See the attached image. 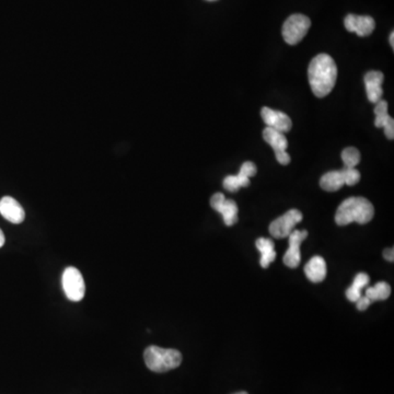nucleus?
<instances>
[{
    "label": "nucleus",
    "mask_w": 394,
    "mask_h": 394,
    "mask_svg": "<svg viewBox=\"0 0 394 394\" xmlns=\"http://www.w3.org/2000/svg\"><path fill=\"white\" fill-rule=\"evenodd\" d=\"M390 44H391V48H394V33L391 32L390 34Z\"/></svg>",
    "instance_id": "26"
},
{
    "label": "nucleus",
    "mask_w": 394,
    "mask_h": 394,
    "mask_svg": "<svg viewBox=\"0 0 394 394\" xmlns=\"http://www.w3.org/2000/svg\"><path fill=\"white\" fill-rule=\"evenodd\" d=\"M342 160L344 168L346 169H355L356 165L360 163V150L354 147L345 148L342 152Z\"/></svg>",
    "instance_id": "21"
},
{
    "label": "nucleus",
    "mask_w": 394,
    "mask_h": 394,
    "mask_svg": "<svg viewBox=\"0 0 394 394\" xmlns=\"http://www.w3.org/2000/svg\"><path fill=\"white\" fill-rule=\"evenodd\" d=\"M263 138L274 149L277 161L283 165H290L292 158H290V154L286 151L288 147V142L285 134L272 130V128H266L263 132Z\"/></svg>",
    "instance_id": "8"
},
{
    "label": "nucleus",
    "mask_w": 394,
    "mask_h": 394,
    "mask_svg": "<svg viewBox=\"0 0 394 394\" xmlns=\"http://www.w3.org/2000/svg\"><path fill=\"white\" fill-rule=\"evenodd\" d=\"M374 216V205L364 197H349L337 208L335 222L339 226H347L352 222L365 225L372 222Z\"/></svg>",
    "instance_id": "2"
},
{
    "label": "nucleus",
    "mask_w": 394,
    "mask_h": 394,
    "mask_svg": "<svg viewBox=\"0 0 394 394\" xmlns=\"http://www.w3.org/2000/svg\"><path fill=\"white\" fill-rule=\"evenodd\" d=\"M376 104L377 105L374 107V114H376L374 125H376V128H383L392 118L388 113V102L387 101L380 100Z\"/></svg>",
    "instance_id": "20"
},
{
    "label": "nucleus",
    "mask_w": 394,
    "mask_h": 394,
    "mask_svg": "<svg viewBox=\"0 0 394 394\" xmlns=\"http://www.w3.org/2000/svg\"><path fill=\"white\" fill-rule=\"evenodd\" d=\"M4 245H5V235H4V232L0 229V247H3Z\"/></svg>",
    "instance_id": "25"
},
{
    "label": "nucleus",
    "mask_w": 394,
    "mask_h": 394,
    "mask_svg": "<svg viewBox=\"0 0 394 394\" xmlns=\"http://www.w3.org/2000/svg\"><path fill=\"white\" fill-rule=\"evenodd\" d=\"M370 278L366 273H360L354 278L352 286L346 290V297L349 301L356 302L362 297V290L366 287Z\"/></svg>",
    "instance_id": "18"
},
{
    "label": "nucleus",
    "mask_w": 394,
    "mask_h": 394,
    "mask_svg": "<svg viewBox=\"0 0 394 394\" xmlns=\"http://www.w3.org/2000/svg\"><path fill=\"white\" fill-rule=\"evenodd\" d=\"M384 134L387 136L388 140H392L394 138V121L393 118L387 123V125L384 126Z\"/></svg>",
    "instance_id": "23"
},
{
    "label": "nucleus",
    "mask_w": 394,
    "mask_h": 394,
    "mask_svg": "<svg viewBox=\"0 0 394 394\" xmlns=\"http://www.w3.org/2000/svg\"><path fill=\"white\" fill-rule=\"evenodd\" d=\"M383 74L381 72H377V70H372V72H369L365 75L367 97L370 102L378 103L380 100H382V95H383L382 83H383Z\"/></svg>",
    "instance_id": "15"
},
{
    "label": "nucleus",
    "mask_w": 394,
    "mask_h": 394,
    "mask_svg": "<svg viewBox=\"0 0 394 394\" xmlns=\"http://www.w3.org/2000/svg\"><path fill=\"white\" fill-rule=\"evenodd\" d=\"M257 172V165L251 161H247L241 165L240 172L237 175H228L222 184L228 192H237L240 187L249 186L250 177H254Z\"/></svg>",
    "instance_id": "10"
},
{
    "label": "nucleus",
    "mask_w": 394,
    "mask_h": 394,
    "mask_svg": "<svg viewBox=\"0 0 394 394\" xmlns=\"http://www.w3.org/2000/svg\"><path fill=\"white\" fill-rule=\"evenodd\" d=\"M304 273L312 283H321L327 277V263L322 257H313L304 266Z\"/></svg>",
    "instance_id": "16"
},
{
    "label": "nucleus",
    "mask_w": 394,
    "mask_h": 394,
    "mask_svg": "<svg viewBox=\"0 0 394 394\" xmlns=\"http://www.w3.org/2000/svg\"><path fill=\"white\" fill-rule=\"evenodd\" d=\"M390 294H391L390 285L386 282H379L374 285V287L367 288L365 296L370 301L374 302L388 299L390 297Z\"/></svg>",
    "instance_id": "19"
},
{
    "label": "nucleus",
    "mask_w": 394,
    "mask_h": 394,
    "mask_svg": "<svg viewBox=\"0 0 394 394\" xmlns=\"http://www.w3.org/2000/svg\"><path fill=\"white\" fill-rule=\"evenodd\" d=\"M208 1H215V0H208Z\"/></svg>",
    "instance_id": "28"
},
{
    "label": "nucleus",
    "mask_w": 394,
    "mask_h": 394,
    "mask_svg": "<svg viewBox=\"0 0 394 394\" xmlns=\"http://www.w3.org/2000/svg\"><path fill=\"white\" fill-rule=\"evenodd\" d=\"M257 249L259 252L262 253L261 255V266L263 269H267L270 266L271 263L276 259V251H275L274 241L272 239H266V238H259L255 243Z\"/></svg>",
    "instance_id": "17"
},
{
    "label": "nucleus",
    "mask_w": 394,
    "mask_h": 394,
    "mask_svg": "<svg viewBox=\"0 0 394 394\" xmlns=\"http://www.w3.org/2000/svg\"><path fill=\"white\" fill-rule=\"evenodd\" d=\"M311 27V20L307 15H292L283 25V38L290 46H296L306 36Z\"/></svg>",
    "instance_id": "5"
},
{
    "label": "nucleus",
    "mask_w": 394,
    "mask_h": 394,
    "mask_svg": "<svg viewBox=\"0 0 394 394\" xmlns=\"http://www.w3.org/2000/svg\"><path fill=\"white\" fill-rule=\"evenodd\" d=\"M360 181V172L358 170L344 169L330 171L325 173L320 180V186L327 192H337L341 190L344 185L353 186Z\"/></svg>",
    "instance_id": "4"
},
{
    "label": "nucleus",
    "mask_w": 394,
    "mask_h": 394,
    "mask_svg": "<svg viewBox=\"0 0 394 394\" xmlns=\"http://www.w3.org/2000/svg\"><path fill=\"white\" fill-rule=\"evenodd\" d=\"M146 366L154 372H167L175 369L182 362V354L177 349L149 346L144 353Z\"/></svg>",
    "instance_id": "3"
},
{
    "label": "nucleus",
    "mask_w": 394,
    "mask_h": 394,
    "mask_svg": "<svg viewBox=\"0 0 394 394\" xmlns=\"http://www.w3.org/2000/svg\"><path fill=\"white\" fill-rule=\"evenodd\" d=\"M384 259L389 261V262H393L394 261V251L393 247H390V249H386L383 251Z\"/></svg>",
    "instance_id": "24"
},
{
    "label": "nucleus",
    "mask_w": 394,
    "mask_h": 394,
    "mask_svg": "<svg viewBox=\"0 0 394 394\" xmlns=\"http://www.w3.org/2000/svg\"><path fill=\"white\" fill-rule=\"evenodd\" d=\"M310 87L315 97H325L331 93L337 79V66L327 54H319L308 68Z\"/></svg>",
    "instance_id": "1"
},
{
    "label": "nucleus",
    "mask_w": 394,
    "mask_h": 394,
    "mask_svg": "<svg viewBox=\"0 0 394 394\" xmlns=\"http://www.w3.org/2000/svg\"><path fill=\"white\" fill-rule=\"evenodd\" d=\"M356 304L357 309L360 310V311H365V310L368 309V307H369L372 302L366 296H362L360 299L357 300Z\"/></svg>",
    "instance_id": "22"
},
{
    "label": "nucleus",
    "mask_w": 394,
    "mask_h": 394,
    "mask_svg": "<svg viewBox=\"0 0 394 394\" xmlns=\"http://www.w3.org/2000/svg\"><path fill=\"white\" fill-rule=\"evenodd\" d=\"M344 25L348 32L356 33L358 36H368L376 28V22L369 15H346Z\"/></svg>",
    "instance_id": "13"
},
{
    "label": "nucleus",
    "mask_w": 394,
    "mask_h": 394,
    "mask_svg": "<svg viewBox=\"0 0 394 394\" xmlns=\"http://www.w3.org/2000/svg\"><path fill=\"white\" fill-rule=\"evenodd\" d=\"M210 206L222 215V219L228 227L237 224L238 205L235 201L226 200V196L222 193H216L210 198Z\"/></svg>",
    "instance_id": "9"
},
{
    "label": "nucleus",
    "mask_w": 394,
    "mask_h": 394,
    "mask_svg": "<svg viewBox=\"0 0 394 394\" xmlns=\"http://www.w3.org/2000/svg\"><path fill=\"white\" fill-rule=\"evenodd\" d=\"M301 212L298 210H288L286 214L275 219L270 225V233L276 239H284L294 230V227L302 222Z\"/></svg>",
    "instance_id": "7"
},
{
    "label": "nucleus",
    "mask_w": 394,
    "mask_h": 394,
    "mask_svg": "<svg viewBox=\"0 0 394 394\" xmlns=\"http://www.w3.org/2000/svg\"><path fill=\"white\" fill-rule=\"evenodd\" d=\"M261 116L266 124L267 128L277 130V132H290L292 128V122L290 116L280 111L273 110L271 107H263Z\"/></svg>",
    "instance_id": "12"
},
{
    "label": "nucleus",
    "mask_w": 394,
    "mask_h": 394,
    "mask_svg": "<svg viewBox=\"0 0 394 394\" xmlns=\"http://www.w3.org/2000/svg\"><path fill=\"white\" fill-rule=\"evenodd\" d=\"M308 237L307 230H296L288 236L290 238V247L285 253L283 261L286 266L290 269H296L299 266L300 261H301V254H300V245L306 238Z\"/></svg>",
    "instance_id": "11"
},
{
    "label": "nucleus",
    "mask_w": 394,
    "mask_h": 394,
    "mask_svg": "<svg viewBox=\"0 0 394 394\" xmlns=\"http://www.w3.org/2000/svg\"><path fill=\"white\" fill-rule=\"evenodd\" d=\"M62 290L70 301H80L85 297L86 284L83 275L76 267H67L62 277Z\"/></svg>",
    "instance_id": "6"
},
{
    "label": "nucleus",
    "mask_w": 394,
    "mask_h": 394,
    "mask_svg": "<svg viewBox=\"0 0 394 394\" xmlns=\"http://www.w3.org/2000/svg\"><path fill=\"white\" fill-rule=\"evenodd\" d=\"M233 394H247V392L243 391V392H237V393H233Z\"/></svg>",
    "instance_id": "27"
},
{
    "label": "nucleus",
    "mask_w": 394,
    "mask_h": 394,
    "mask_svg": "<svg viewBox=\"0 0 394 394\" xmlns=\"http://www.w3.org/2000/svg\"><path fill=\"white\" fill-rule=\"evenodd\" d=\"M0 214L6 220L15 225L23 222L25 218L22 206L11 196H5L0 200Z\"/></svg>",
    "instance_id": "14"
}]
</instances>
